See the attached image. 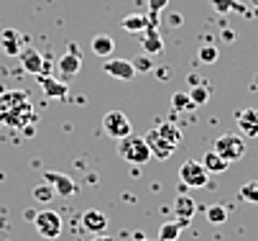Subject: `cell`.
Returning a JSON list of instances; mask_svg holds the SVG:
<instances>
[{"mask_svg": "<svg viewBox=\"0 0 258 241\" xmlns=\"http://www.w3.org/2000/svg\"><path fill=\"white\" fill-rule=\"evenodd\" d=\"M133 62V67H136V72H154V62H151V54H138V57H133L131 59Z\"/></svg>", "mask_w": 258, "mask_h": 241, "instance_id": "28", "label": "cell"}, {"mask_svg": "<svg viewBox=\"0 0 258 241\" xmlns=\"http://www.w3.org/2000/svg\"><path fill=\"white\" fill-rule=\"evenodd\" d=\"M118 157L131 164H146L151 159V149L146 144V139H141L136 133H128L125 139L118 141Z\"/></svg>", "mask_w": 258, "mask_h": 241, "instance_id": "2", "label": "cell"}, {"mask_svg": "<svg viewBox=\"0 0 258 241\" xmlns=\"http://www.w3.org/2000/svg\"><path fill=\"white\" fill-rule=\"evenodd\" d=\"M54 195H56V192H54V187H51L49 182H41V185H36V187H33V198H36V200H41V203H49Z\"/></svg>", "mask_w": 258, "mask_h": 241, "instance_id": "29", "label": "cell"}, {"mask_svg": "<svg viewBox=\"0 0 258 241\" xmlns=\"http://www.w3.org/2000/svg\"><path fill=\"white\" fill-rule=\"evenodd\" d=\"M250 6H258V0H250Z\"/></svg>", "mask_w": 258, "mask_h": 241, "instance_id": "37", "label": "cell"}, {"mask_svg": "<svg viewBox=\"0 0 258 241\" xmlns=\"http://www.w3.org/2000/svg\"><path fill=\"white\" fill-rule=\"evenodd\" d=\"M181 233V226L179 223H164L161 231H159V241H176Z\"/></svg>", "mask_w": 258, "mask_h": 241, "instance_id": "26", "label": "cell"}, {"mask_svg": "<svg viewBox=\"0 0 258 241\" xmlns=\"http://www.w3.org/2000/svg\"><path fill=\"white\" fill-rule=\"evenodd\" d=\"M0 123L11 128H31L36 123V111L31 106V98L23 90H3L0 87Z\"/></svg>", "mask_w": 258, "mask_h": 241, "instance_id": "1", "label": "cell"}, {"mask_svg": "<svg viewBox=\"0 0 258 241\" xmlns=\"http://www.w3.org/2000/svg\"><path fill=\"white\" fill-rule=\"evenodd\" d=\"M169 26H174V28L181 26V16H179V13H171V16H169Z\"/></svg>", "mask_w": 258, "mask_h": 241, "instance_id": "32", "label": "cell"}, {"mask_svg": "<svg viewBox=\"0 0 258 241\" xmlns=\"http://www.w3.org/2000/svg\"><path fill=\"white\" fill-rule=\"evenodd\" d=\"M202 164H205V169L210 172V175H223V172H228V167H230V162L223 159L215 149H210V152L202 157Z\"/></svg>", "mask_w": 258, "mask_h": 241, "instance_id": "17", "label": "cell"}, {"mask_svg": "<svg viewBox=\"0 0 258 241\" xmlns=\"http://www.w3.org/2000/svg\"><path fill=\"white\" fill-rule=\"evenodd\" d=\"M156 133L161 136V139H166L171 147H179V141H181V131L174 123H159L156 126Z\"/></svg>", "mask_w": 258, "mask_h": 241, "instance_id": "21", "label": "cell"}, {"mask_svg": "<svg viewBox=\"0 0 258 241\" xmlns=\"http://www.w3.org/2000/svg\"><path fill=\"white\" fill-rule=\"evenodd\" d=\"M223 159H228L230 164L233 162H240L243 157H245V139L240 133H223L220 139L215 141V147H212Z\"/></svg>", "mask_w": 258, "mask_h": 241, "instance_id": "4", "label": "cell"}, {"mask_svg": "<svg viewBox=\"0 0 258 241\" xmlns=\"http://www.w3.org/2000/svg\"><path fill=\"white\" fill-rule=\"evenodd\" d=\"M90 46H92V52L97 57L107 59V57H113V52H115V39L107 36V33H97V36H92V44Z\"/></svg>", "mask_w": 258, "mask_h": 241, "instance_id": "18", "label": "cell"}, {"mask_svg": "<svg viewBox=\"0 0 258 241\" xmlns=\"http://www.w3.org/2000/svg\"><path fill=\"white\" fill-rule=\"evenodd\" d=\"M102 131H105V136H110V139L120 141L128 133H133V126H131V121L123 111H110L102 118Z\"/></svg>", "mask_w": 258, "mask_h": 241, "instance_id": "5", "label": "cell"}, {"mask_svg": "<svg viewBox=\"0 0 258 241\" xmlns=\"http://www.w3.org/2000/svg\"><path fill=\"white\" fill-rule=\"evenodd\" d=\"M44 182H49L54 187V192L61 195V198L77 195V182L72 180L69 175H64V172H44Z\"/></svg>", "mask_w": 258, "mask_h": 241, "instance_id": "8", "label": "cell"}, {"mask_svg": "<svg viewBox=\"0 0 258 241\" xmlns=\"http://www.w3.org/2000/svg\"><path fill=\"white\" fill-rule=\"evenodd\" d=\"M240 200L245 203H258V180H250L240 187Z\"/></svg>", "mask_w": 258, "mask_h": 241, "instance_id": "27", "label": "cell"}, {"mask_svg": "<svg viewBox=\"0 0 258 241\" xmlns=\"http://www.w3.org/2000/svg\"><path fill=\"white\" fill-rule=\"evenodd\" d=\"M166 6H169V0H149V8H151L154 13H161Z\"/></svg>", "mask_w": 258, "mask_h": 241, "instance_id": "31", "label": "cell"}, {"mask_svg": "<svg viewBox=\"0 0 258 241\" xmlns=\"http://www.w3.org/2000/svg\"><path fill=\"white\" fill-rule=\"evenodd\" d=\"M235 126H238L240 136L255 139L258 136V108H240L235 113Z\"/></svg>", "mask_w": 258, "mask_h": 241, "instance_id": "11", "label": "cell"}, {"mask_svg": "<svg viewBox=\"0 0 258 241\" xmlns=\"http://www.w3.org/2000/svg\"><path fill=\"white\" fill-rule=\"evenodd\" d=\"M0 44H3V52L8 57H18L23 52V36L16 28H3V33H0Z\"/></svg>", "mask_w": 258, "mask_h": 241, "instance_id": "15", "label": "cell"}, {"mask_svg": "<svg viewBox=\"0 0 258 241\" xmlns=\"http://www.w3.org/2000/svg\"><path fill=\"white\" fill-rule=\"evenodd\" d=\"M174 213H176V218H179L176 223H179L181 228H187L189 221H192V216L197 213V203H195V198L187 195V192H179L176 200H174Z\"/></svg>", "mask_w": 258, "mask_h": 241, "instance_id": "10", "label": "cell"}, {"mask_svg": "<svg viewBox=\"0 0 258 241\" xmlns=\"http://www.w3.org/2000/svg\"><path fill=\"white\" fill-rule=\"evenodd\" d=\"M102 70H105V75L115 77V80H131L136 75V67H133L131 59H113V57H107L105 64H102Z\"/></svg>", "mask_w": 258, "mask_h": 241, "instance_id": "12", "label": "cell"}, {"mask_svg": "<svg viewBox=\"0 0 258 241\" xmlns=\"http://www.w3.org/2000/svg\"><path fill=\"white\" fill-rule=\"evenodd\" d=\"M171 108L174 111H195V103H192V98H189V92L187 90H179V92H174L171 95Z\"/></svg>", "mask_w": 258, "mask_h": 241, "instance_id": "22", "label": "cell"}, {"mask_svg": "<svg viewBox=\"0 0 258 241\" xmlns=\"http://www.w3.org/2000/svg\"><path fill=\"white\" fill-rule=\"evenodd\" d=\"M18 59H21V67L28 72V75H46V59H44V54L39 52V49H23L21 54H18Z\"/></svg>", "mask_w": 258, "mask_h": 241, "instance_id": "9", "label": "cell"}, {"mask_svg": "<svg viewBox=\"0 0 258 241\" xmlns=\"http://www.w3.org/2000/svg\"><path fill=\"white\" fill-rule=\"evenodd\" d=\"M80 226H82L87 233L100 236V233H105V231H107V216H105L102 211H97V208H90V211H85V213H82Z\"/></svg>", "mask_w": 258, "mask_h": 241, "instance_id": "13", "label": "cell"}, {"mask_svg": "<svg viewBox=\"0 0 258 241\" xmlns=\"http://www.w3.org/2000/svg\"><path fill=\"white\" fill-rule=\"evenodd\" d=\"M179 180L187 190H197V187H207L210 182V172L205 169L202 162L197 159H187L181 167H179Z\"/></svg>", "mask_w": 258, "mask_h": 241, "instance_id": "3", "label": "cell"}, {"mask_svg": "<svg viewBox=\"0 0 258 241\" xmlns=\"http://www.w3.org/2000/svg\"><path fill=\"white\" fill-rule=\"evenodd\" d=\"M189 98H192V103H195V108L205 106V103L210 100V87H207V82L192 85V87H189Z\"/></svg>", "mask_w": 258, "mask_h": 241, "instance_id": "24", "label": "cell"}, {"mask_svg": "<svg viewBox=\"0 0 258 241\" xmlns=\"http://www.w3.org/2000/svg\"><path fill=\"white\" fill-rule=\"evenodd\" d=\"M223 39H228V41H233V39H235V33H233V31H228V28H225V31H223Z\"/></svg>", "mask_w": 258, "mask_h": 241, "instance_id": "34", "label": "cell"}, {"mask_svg": "<svg viewBox=\"0 0 258 241\" xmlns=\"http://www.w3.org/2000/svg\"><path fill=\"white\" fill-rule=\"evenodd\" d=\"M33 226H36V233L54 241L59 233H61V216L56 211H39L33 216Z\"/></svg>", "mask_w": 258, "mask_h": 241, "instance_id": "6", "label": "cell"}, {"mask_svg": "<svg viewBox=\"0 0 258 241\" xmlns=\"http://www.w3.org/2000/svg\"><path fill=\"white\" fill-rule=\"evenodd\" d=\"M146 144H149V149H151V157H156V159H169L171 154H174V149L176 147H171L166 139H161V136L156 133V128L149 133V136H146Z\"/></svg>", "mask_w": 258, "mask_h": 241, "instance_id": "14", "label": "cell"}, {"mask_svg": "<svg viewBox=\"0 0 258 241\" xmlns=\"http://www.w3.org/2000/svg\"><path fill=\"white\" fill-rule=\"evenodd\" d=\"M255 87H258V77H255Z\"/></svg>", "mask_w": 258, "mask_h": 241, "instance_id": "38", "label": "cell"}, {"mask_svg": "<svg viewBox=\"0 0 258 241\" xmlns=\"http://www.w3.org/2000/svg\"><path fill=\"white\" fill-rule=\"evenodd\" d=\"M143 52L146 54H159L161 49H164V41H161V36H159V31L154 28V26H149L143 31Z\"/></svg>", "mask_w": 258, "mask_h": 241, "instance_id": "20", "label": "cell"}, {"mask_svg": "<svg viewBox=\"0 0 258 241\" xmlns=\"http://www.w3.org/2000/svg\"><path fill=\"white\" fill-rule=\"evenodd\" d=\"M92 241H115V238H110V236H107V233H100V236H95V238H92Z\"/></svg>", "mask_w": 258, "mask_h": 241, "instance_id": "33", "label": "cell"}, {"mask_svg": "<svg viewBox=\"0 0 258 241\" xmlns=\"http://www.w3.org/2000/svg\"><path fill=\"white\" fill-rule=\"evenodd\" d=\"M80 67H82V57L77 52V44H69V52L61 54V59L56 62V70L64 80H72L77 72H80Z\"/></svg>", "mask_w": 258, "mask_h": 241, "instance_id": "7", "label": "cell"}, {"mask_svg": "<svg viewBox=\"0 0 258 241\" xmlns=\"http://www.w3.org/2000/svg\"><path fill=\"white\" fill-rule=\"evenodd\" d=\"M120 26H123L128 33H143L151 23H149V16H146V13H131V16H125V18L120 21Z\"/></svg>", "mask_w": 258, "mask_h": 241, "instance_id": "19", "label": "cell"}, {"mask_svg": "<svg viewBox=\"0 0 258 241\" xmlns=\"http://www.w3.org/2000/svg\"><path fill=\"white\" fill-rule=\"evenodd\" d=\"M39 85H41V90H44L46 98H64L67 90H69L67 82H61V80H56L51 75H39Z\"/></svg>", "mask_w": 258, "mask_h": 241, "instance_id": "16", "label": "cell"}, {"mask_svg": "<svg viewBox=\"0 0 258 241\" xmlns=\"http://www.w3.org/2000/svg\"><path fill=\"white\" fill-rule=\"evenodd\" d=\"M136 241H154V238H149V236H138Z\"/></svg>", "mask_w": 258, "mask_h": 241, "instance_id": "36", "label": "cell"}, {"mask_svg": "<svg viewBox=\"0 0 258 241\" xmlns=\"http://www.w3.org/2000/svg\"><path fill=\"white\" fill-rule=\"evenodd\" d=\"M217 57H220V52H217L215 44L200 46V62H202V64H212V62H217Z\"/></svg>", "mask_w": 258, "mask_h": 241, "instance_id": "30", "label": "cell"}, {"mask_svg": "<svg viewBox=\"0 0 258 241\" xmlns=\"http://www.w3.org/2000/svg\"><path fill=\"white\" fill-rule=\"evenodd\" d=\"M187 82H189V87H192V85H200V82H202V80H200V77H197V75H189V80H187Z\"/></svg>", "mask_w": 258, "mask_h": 241, "instance_id": "35", "label": "cell"}, {"mask_svg": "<svg viewBox=\"0 0 258 241\" xmlns=\"http://www.w3.org/2000/svg\"><path fill=\"white\" fill-rule=\"evenodd\" d=\"M210 3H212V8L217 13H233V11H238V13L248 16V8H243L238 0H210Z\"/></svg>", "mask_w": 258, "mask_h": 241, "instance_id": "23", "label": "cell"}, {"mask_svg": "<svg viewBox=\"0 0 258 241\" xmlns=\"http://www.w3.org/2000/svg\"><path fill=\"white\" fill-rule=\"evenodd\" d=\"M205 216H207L210 223H225L228 221V208L225 205H210V208L205 211Z\"/></svg>", "mask_w": 258, "mask_h": 241, "instance_id": "25", "label": "cell"}]
</instances>
